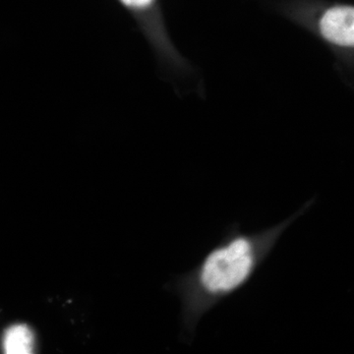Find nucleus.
<instances>
[{
  "instance_id": "nucleus-4",
  "label": "nucleus",
  "mask_w": 354,
  "mask_h": 354,
  "mask_svg": "<svg viewBox=\"0 0 354 354\" xmlns=\"http://www.w3.org/2000/svg\"><path fill=\"white\" fill-rule=\"evenodd\" d=\"M122 1L129 6L144 7L150 4L153 0H122Z\"/></svg>"
},
{
  "instance_id": "nucleus-1",
  "label": "nucleus",
  "mask_w": 354,
  "mask_h": 354,
  "mask_svg": "<svg viewBox=\"0 0 354 354\" xmlns=\"http://www.w3.org/2000/svg\"><path fill=\"white\" fill-rule=\"evenodd\" d=\"M315 203V199H309L285 220L255 232H242L237 223L232 225L223 242L206 256L198 270L195 281L200 301L211 304L248 285L288 227Z\"/></svg>"
},
{
  "instance_id": "nucleus-2",
  "label": "nucleus",
  "mask_w": 354,
  "mask_h": 354,
  "mask_svg": "<svg viewBox=\"0 0 354 354\" xmlns=\"http://www.w3.org/2000/svg\"><path fill=\"white\" fill-rule=\"evenodd\" d=\"M274 6L312 28L330 46L354 50V6L326 0H276Z\"/></svg>"
},
{
  "instance_id": "nucleus-3",
  "label": "nucleus",
  "mask_w": 354,
  "mask_h": 354,
  "mask_svg": "<svg viewBox=\"0 0 354 354\" xmlns=\"http://www.w3.org/2000/svg\"><path fill=\"white\" fill-rule=\"evenodd\" d=\"M3 346L7 354L32 353L34 348V335L27 326H13L4 335Z\"/></svg>"
}]
</instances>
